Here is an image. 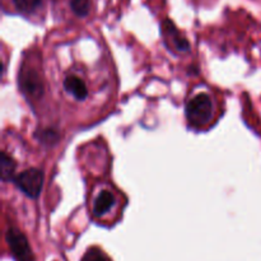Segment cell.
<instances>
[{
    "instance_id": "10",
    "label": "cell",
    "mask_w": 261,
    "mask_h": 261,
    "mask_svg": "<svg viewBox=\"0 0 261 261\" xmlns=\"http://www.w3.org/2000/svg\"><path fill=\"white\" fill-rule=\"evenodd\" d=\"M91 2L89 0H70V9L76 17H86L89 13Z\"/></svg>"
},
{
    "instance_id": "2",
    "label": "cell",
    "mask_w": 261,
    "mask_h": 261,
    "mask_svg": "<svg viewBox=\"0 0 261 261\" xmlns=\"http://www.w3.org/2000/svg\"><path fill=\"white\" fill-rule=\"evenodd\" d=\"M14 184L28 198L36 199L41 194L45 181V173L40 168H28L14 177Z\"/></svg>"
},
{
    "instance_id": "4",
    "label": "cell",
    "mask_w": 261,
    "mask_h": 261,
    "mask_svg": "<svg viewBox=\"0 0 261 261\" xmlns=\"http://www.w3.org/2000/svg\"><path fill=\"white\" fill-rule=\"evenodd\" d=\"M19 86L23 93L30 99L37 101L43 94V83L41 75L35 69H24L20 71Z\"/></svg>"
},
{
    "instance_id": "8",
    "label": "cell",
    "mask_w": 261,
    "mask_h": 261,
    "mask_svg": "<svg viewBox=\"0 0 261 261\" xmlns=\"http://www.w3.org/2000/svg\"><path fill=\"white\" fill-rule=\"evenodd\" d=\"M15 170V162L10 155H8L5 152H2L0 157V172H2V180L9 181L13 177V173Z\"/></svg>"
},
{
    "instance_id": "11",
    "label": "cell",
    "mask_w": 261,
    "mask_h": 261,
    "mask_svg": "<svg viewBox=\"0 0 261 261\" xmlns=\"http://www.w3.org/2000/svg\"><path fill=\"white\" fill-rule=\"evenodd\" d=\"M82 261H109L107 260L106 255L98 249H89L83 256Z\"/></svg>"
},
{
    "instance_id": "5",
    "label": "cell",
    "mask_w": 261,
    "mask_h": 261,
    "mask_svg": "<svg viewBox=\"0 0 261 261\" xmlns=\"http://www.w3.org/2000/svg\"><path fill=\"white\" fill-rule=\"evenodd\" d=\"M64 89L78 101H84L88 97L87 84L84 83L83 79L79 78L78 75H74V74L66 76L65 81H64Z\"/></svg>"
},
{
    "instance_id": "9",
    "label": "cell",
    "mask_w": 261,
    "mask_h": 261,
    "mask_svg": "<svg viewBox=\"0 0 261 261\" xmlns=\"http://www.w3.org/2000/svg\"><path fill=\"white\" fill-rule=\"evenodd\" d=\"M15 9L23 14H31L36 12L42 4V0H13Z\"/></svg>"
},
{
    "instance_id": "7",
    "label": "cell",
    "mask_w": 261,
    "mask_h": 261,
    "mask_svg": "<svg viewBox=\"0 0 261 261\" xmlns=\"http://www.w3.org/2000/svg\"><path fill=\"white\" fill-rule=\"evenodd\" d=\"M162 31H165L166 35H170L171 37L173 38V43H175V47L180 51H188L190 48V43L188 42V40L184 37H181L178 35L177 30H176L175 24H173L171 20L166 19L165 22L162 23Z\"/></svg>"
},
{
    "instance_id": "1",
    "label": "cell",
    "mask_w": 261,
    "mask_h": 261,
    "mask_svg": "<svg viewBox=\"0 0 261 261\" xmlns=\"http://www.w3.org/2000/svg\"><path fill=\"white\" fill-rule=\"evenodd\" d=\"M213 117V102L206 93L196 94L186 105V119L190 125L201 127Z\"/></svg>"
},
{
    "instance_id": "6",
    "label": "cell",
    "mask_w": 261,
    "mask_h": 261,
    "mask_svg": "<svg viewBox=\"0 0 261 261\" xmlns=\"http://www.w3.org/2000/svg\"><path fill=\"white\" fill-rule=\"evenodd\" d=\"M115 204V195L114 193L109 190H103L96 196L93 201V208H92V213L94 217L99 218V217L105 216L111 211V208Z\"/></svg>"
},
{
    "instance_id": "3",
    "label": "cell",
    "mask_w": 261,
    "mask_h": 261,
    "mask_svg": "<svg viewBox=\"0 0 261 261\" xmlns=\"http://www.w3.org/2000/svg\"><path fill=\"white\" fill-rule=\"evenodd\" d=\"M5 240L12 251L13 256L18 261H35L27 237L17 228H9L5 233Z\"/></svg>"
}]
</instances>
